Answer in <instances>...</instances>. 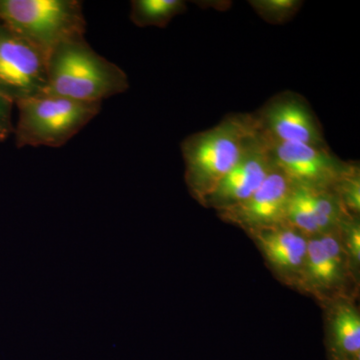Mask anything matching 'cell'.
Returning a JSON list of instances; mask_svg holds the SVG:
<instances>
[{
    "label": "cell",
    "mask_w": 360,
    "mask_h": 360,
    "mask_svg": "<svg viewBox=\"0 0 360 360\" xmlns=\"http://www.w3.org/2000/svg\"><path fill=\"white\" fill-rule=\"evenodd\" d=\"M259 131L255 115H231L212 129L191 135L182 141L186 181L196 200L205 203Z\"/></svg>",
    "instance_id": "obj_1"
},
{
    "label": "cell",
    "mask_w": 360,
    "mask_h": 360,
    "mask_svg": "<svg viewBox=\"0 0 360 360\" xmlns=\"http://www.w3.org/2000/svg\"><path fill=\"white\" fill-rule=\"evenodd\" d=\"M45 94L101 103L129 89L125 71L97 53L85 39L59 45L47 58Z\"/></svg>",
    "instance_id": "obj_2"
},
{
    "label": "cell",
    "mask_w": 360,
    "mask_h": 360,
    "mask_svg": "<svg viewBox=\"0 0 360 360\" xmlns=\"http://www.w3.org/2000/svg\"><path fill=\"white\" fill-rule=\"evenodd\" d=\"M0 22L46 58L59 45L84 39L86 30L78 0H0Z\"/></svg>",
    "instance_id": "obj_3"
},
{
    "label": "cell",
    "mask_w": 360,
    "mask_h": 360,
    "mask_svg": "<svg viewBox=\"0 0 360 360\" xmlns=\"http://www.w3.org/2000/svg\"><path fill=\"white\" fill-rule=\"evenodd\" d=\"M18 117L13 134L18 148H60L101 111V103H82L42 94L15 103Z\"/></svg>",
    "instance_id": "obj_4"
},
{
    "label": "cell",
    "mask_w": 360,
    "mask_h": 360,
    "mask_svg": "<svg viewBox=\"0 0 360 360\" xmlns=\"http://www.w3.org/2000/svg\"><path fill=\"white\" fill-rule=\"evenodd\" d=\"M47 58L0 22V96L14 104L45 94Z\"/></svg>",
    "instance_id": "obj_5"
},
{
    "label": "cell",
    "mask_w": 360,
    "mask_h": 360,
    "mask_svg": "<svg viewBox=\"0 0 360 360\" xmlns=\"http://www.w3.org/2000/svg\"><path fill=\"white\" fill-rule=\"evenodd\" d=\"M269 141L274 165L295 186L333 189L356 165L340 160L328 146Z\"/></svg>",
    "instance_id": "obj_6"
},
{
    "label": "cell",
    "mask_w": 360,
    "mask_h": 360,
    "mask_svg": "<svg viewBox=\"0 0 360 360\" xmlns=\"http://www.w3.org/2000/svg\"><path fill=\"white\" fill-rule=\"evenodd\" d=\"M255 116L270 141L328 146L321 123L307 99L295 92L272 97Z\"/></svg>",
    "instance_id": "obj_7"
},
{
    "label": "cell",
    "mask_w": 360,
    "mask_h": 360,
    "mask_svg": "<svg viewBox=\"0 0 360 360\" xmlns=\"http://www.w3.org/2000/svg\"><path fill=\"white\" fill-rule=\"evenodd\" d=\"M274 167L269 139L260 129L203 205L212 206L220 212L243 202L259 188Z\"/></svg>",
    "instance_id": "obj_8"
},
{
    "label": "cell",
    "mask_w": 360,
    "mask_h": 360,
    "mask_svg": "<svg viewBox=\"0 0 360 360\" xmlns=\"http://www.w3.org/2000/svg\"><path fill=\"white\" fill-rule=\"evenodd\" d=\"M293 184L274 165L259 188L250 198L220 210L224 220L248 231L269 229L285 224V212Z\"/></svg>",
    "instance_id": "obj_9"
},
{
    "label": "cell",
    "mask_w": 360,
    "mask_h": 360,
    "mask_svg": "<svg viewBox=\"0 0 360 360\" xmlns=\"http://www.w3.org/2000/svg\"><path fill=\"white\" fill-rule=\"evenodd\" d=\"M270 266L284 281L304 284L307 236L288 224L250 231Z\"/></svg>",
    "instance_id": "obj_10"
},
{
    "label": "cell",
    "mask_w": 360,
    "mask_h": 360,
    "mask_svg": "<svg viewBox=\"0 0 360 360\" xmlns=\"http://www.w3.org/2000/svg\"><path fill=\"white\" fill-rule=\"evenodd\" d=\"M329 360H360V315L354 303L338 300L329 314Z\"/></svg>",
    "instance_id": "obj_11"
},
{
    "label": "cell",
    "mask_w": 360,
    "mask_h": 360,
    "mask_svg": "<svg viewBox=\"0 0 360 360\" xmlns=\"http://www.w3.org/2000/svg\"><path fill=\"white\" fill-rule=\"evenodd\" d=\"M343 272L345 269L329 255L319 236L307 240L303 285L317 291L333 290L341 285Z\"/></svg>",
    "instance_id": "obj_12"
},
{
    "label": "cell",
    "mask_w": 360,
    "mask_h": 360,
    "mask_svg": "<svg viewBox=\"0 0 360 360\" xmlns=\"http://www.w3.org/2000/svg\"><path fill=\"white\" fill-rule=\"evenodd\" d=\"M186 8L184 0H132L130 20L139 27L163 28Z\"/></svg>",
    "instance_id": "obj_13"
},
{
    "label": "cell",
    "mask_w": 360,
    "mask_h": 360,
    "mask_svg": "<svg viewBox=\"0 0 360 360\" xmlns=\"http://www.w3.org/2000/svg\"><path fill=\"white\" fill-rule=\"evenodd\" d=\"M285 224L302 232L307 238L321 236V232L315 221L309 191L305 187L293 186L286 206Z\"/></svg>",
    "instance_id": "obj_14"
},
{
    "label": "cell",
    "mask_w": 360,
    "mask_h": 360,
    "mask_svg": "<svg viewBox=\"0 0 360 360\" xmlns=\"http://www.w3.org/2000/svg\"><path fill=\"white\" fill-rule=\"evenodd\" d=\"M250 4L266 22L283 25L295 15L303 2L300 0H252Z\"/></svg>",
    "instance_id": "obj_15"
},
{
    "label": "cell",
    "mask_w": 360,
    "mask_h": 360,
    "mask_svg": "<svg viewBox=\"0 0 360 360\" xmlns=\"http://www.w3.org/2000/svg\"><path fill=\"white\" fill-rule=\"evenodd\" d=\"M335 191L342 207L347 214L356 217L360 212V177L359 167L355 165L348 174H345L340 181L333 186Z\"/></svg>",
    "instance_id": "obj_16"
},
{
    "label": "cell",
    "mask_w": 360,
    "mask_h": 360,
    "mask_svg": "<svg viewBox=\"0 0 360 360\" xmlns=\"http://www.w3.org/2000/svg\"><path fill=\"white\" fill-rule=\"evenodd\" d=\"M341 233L345 236V250L348 258L352 260L354 267H359L360 262V226L356 217H352L343 222L340 226Z\"/></svg>",
    "instance_id": "obj_17"
},
{
    "label": "cell",
    "mask_w": 360,
    "mask_h": 360,
    "mask_svg": "<svg viewBox=\"0 0 360 360\" xmlns=\"http://www.w3.org/2000/svg\"><path fill=\"white\" fill-rule=\"evenodd\" d=\"M13 101L0 96V142L6 141L14 131Z\"/></svg>",
    "instance_id": "obj_18"
}]
</instances>
